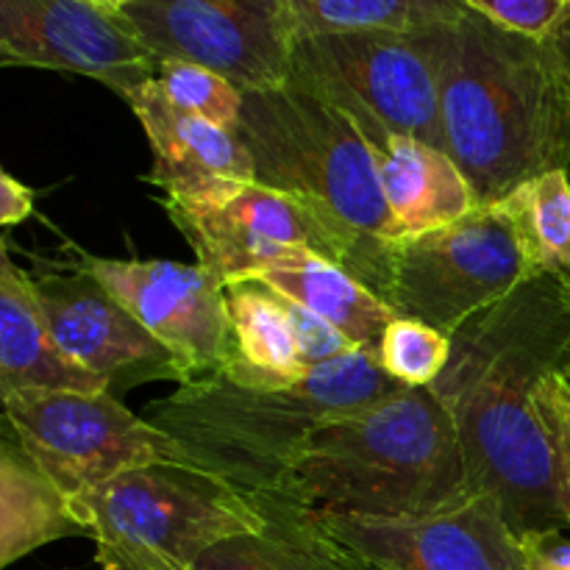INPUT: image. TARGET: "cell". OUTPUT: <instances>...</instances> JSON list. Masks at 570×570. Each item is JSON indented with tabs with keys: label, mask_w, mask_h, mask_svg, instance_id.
<instances>
[{
	"label": "cell",
	"mask_w": 570,
	"mask_h": 570,
	"mask_svg": "<svg viewBox=\"0 0 570 570\" xmlns=\"http://www.w3.org/2000/svg\"><path fill=\"white\" fill-rule=\"evenodd\" d=\"M570 367V301L551 276L451 334V360L432 393L460 432L471 495L501 504L518 538L566 529L554 438L538 390Z\"/></svg>",
	"instance_id": "cell-1"
},
{
	"label": "cell",
	"mask_w": 570,
	"mask_h": 570,
	"mask_svg": "<svg viewBox=\"0 0 570 570\" xmlns=\"http://www.w3.org/2000/svg\"><path fill=\"white\" fill-rule=\"evenodd\" d=\"M443 150L479 204L568 167L570 89L543 42L465 9L438 28Z\"/></svg>",
	"instance_id": "cell-2"
},
{
	"label": "cell",
	"mask_w": 570,
	"mask_h": 570,
	"mask_svg": "<svg viewBox=\"0 0 570 570\" xmlns=\"http://www.w3.org/2000/svg\"><path fill=\"white\" fill-rule=\"evenodd\" d=\"M471 495L460 432L429 387H404L309 434L259 510L326 518H423Z\"/></svg>",
	"instance_id": "cell-3"
},
{
	"label": "cell",
	"mask_w": 570,
	"mask_h": 570,
	"mask_svg": "<svg viewBox=\"0 0 570 570\" xmlns=\"http://www.w3.org/2000/svg\"><path fill=\"white\" fill-rule=\"evenodd\" d=\"M399 390L376 354L354 351L309 367L293 387H250L223 373L195 379L145 406L142 417L181 445L193 471L259 504L312 432Z\"/></svg>",
	"instance_id": "cell-4"
},
{
	"label": "cell",
	"mask_w": 570,
	"mask_h": 570,
	"mask_svg": "<svg viewBox=\"0 0 570 570\" xmlns=\"http://www.w3.org/2000/svg\"><path fill=\"white\" fill-rule=\"evenodd\" d=\"M237 137L254 161V181L315 212L348 250L351 273L384 298L393 223L376 159L356 122L315 89L287 81L245 92Z\"/></svg>",
	"instance_id": "cell-5"
},
{
	"label": "cell",
	"mask_w": 570,
	"mask_h": 570,
	"mask_svg": "<svg viewBox=\"0 0 570 570\" xmlns=\"http://www.w3.org/2000/svg\"><path fill=\"white\" fill-rule=\"evenodd\" d=\"M72 512L100 554L150 570H193L212 546L267 527L254 501L176 465L120 473L76 495Z\"/></svg>",
	"instance_id": "cell-6"
},
{
	"label": "cell",
	"mask_w": 570,
	"mask_h": 570,
	"mask_svg": "<svg viewBox=\"0 0 570 570\" xmlns=\"http://www.w3.org/2000/svg\"><path fill=\"white\" fill-rule=\"evenodd\" d=\"M540 276L532 248L510 200L482 204L460 220L401 239L384 301L401 317H415L454 334Z\"/></svg>",
	"instance_id": "cell-7"
},
{
	"label": "cell",
	"mask_w": 570,
	"mask_h": 570,
	"mask_svg": "<svg viewBox=\"0 0 570 570\" xmlns=\"http://www.w3.org/2000/svg\"><path fill=\"white\" fill-rule=\"evenodd\" d=\"M438 28L298 37L289 81L315 89L345 115L443 150Z\"/></svg>",
	"instance_id": "cell-8"
},
{
	"label": "cell",
	"mask_w": 570,
	"mask_h": 570,
	"mask_svg": "<svg viewBox=\"0 0 570 570\" xmlns=\"http://www.w3.org/2000/svg\"><path fill=\"white\" fill-rule=\"evenodd\" d=\"M3 423L70 499L137 468L193 471L176 440L126 410L111 393L26 390L6 395Z\"/></svg>",
	"instance_id": "cell-9"
},
{
	"label": "cell",
	"mask_w": 570,
	"mask_h": 570,
	"mask_svg": "<svg viewBox=\"0 0 570 570\" xmlns=\"http://www.w3.org/2000/svg\"><path fill=\"white\" fill-rule=\"evenodd\" d=\"M195 265L223 284L250 282L295 250H312L351 273L337 234L301 200L256 181H223L195 195L161 198Z\"/></svg>",
	"instance_id": "cell-10"
},
{
	"label": "cell",
	"mask_w": 570,
	"mask_h": 570,
	"mask_svg": "<svg viewBox=\"0 0 570 570\" xmlns=\"http://www.w3.org/2000/svg\"><path fill=\"white\" fill-rule=\"evenodd\" d=\"M117 14L159 61L209 67L243 92L282 87L293 72L287 0H139Z\"/></svg>",
	"instance_id": "cell-11"
},
{
	"label": "cell",
	"mask_w": 570,
	"mask_h": 570,
	"mask_svg": "<svg viewBox=\"0 0 570 570\" xmlns=\"http://www.w3.org/2000/svg\"><path fill=\"white\" fill-rule=\"evenodd\" d=\"M76 250V262L98 278L154 334L178 371V384L215 376L234 356L226 284L200 265L170 259H106Z\"/></svg>",
	"instance_id": "cell-12"
},
{
	"label": "cell",
	"mask_w": 570,
	"mask_h": 570,
	"mask_svg": "<svg viewBox=\"0 0 570 570\" xmlns=\"http://www.w3.org/2000/svg\"><path fill=\"white\" fill-rule=\"evenodd\" d=\"M334 543L376 570H529L521 538L490 495L423 518H326Z\"/></svg>",
	"instance_id": "cell-13"
},
{
	"label": "cell",
	"mask_w": 570,
	"mask_h": 570,
	"mask_svg": "<svg viewBox=\"0 0 570 570\" xmlns=\"http://www.w3.org/2000/svg\"><path fill=\"white\" fill-rule=\"evenodd\" d=\"M0 61L95 78L122 100L159 72L120 14L92 0H0Z\"/></svg>",
	"instance_id": "cell-14"
},
{
	"label": "cell",
	"mask_w": 570,
	"mask_h": 570,
	"mask_svg": "<svg viewBox=\"0 0 570 570\" xmlns=\"http://www.w3.org/2000/svg\"><path fill=\"white\" fill-rule=\"evenodd\" d=\"M31 278L56 343L78 365L109 384L126 373L178 382L170 351L76 259L42 262Z\"/></svg>",
	"instance_id": "cell-15"
},
{
	"label": "cell",
	"mask_w": 570,
	"mask_h": 570,
	"mask_svg": "<svg viewBox=\"0 0 570 570\" xmlns=\"http://www.w3.org/2000/svg\"><path fill=\"white\" fill-rule=\"evenodd\" d=\"M142 122L154 150V167L145 176L161 198L195 195L223 181H254V161L237 131L178 109L161 89L159 78L126 98Z\"/></svg>",
	"instance_id": "cell-16"
},
{
	"label": "cell",
	"mask_w": 570,
	"mask_h": 570,
	"mask_svg": "<svg viewBox=\"0 0 570 570\" xmlns=\"http://www.w3.org/2000/svg\"><path fill=\"white\" fill-rule=\"evenodd\" d=\"M351 120L367 139L376 159L395 243L438 232L482 206L468 178L445 150L421 139L401 137L367 117H351Z\"/></svg>",
	"instance_id": "cell-17"
},
{
	"label": "cell",
	"mask_w": 570,
	"mask_h": 570,
	"mask_svg": "<svg viewBox=\"0 0 570 570\" xmlns=\"http://www.w3.org/2000/svg\"><path fill=\"white\" fill-rule=\"evenodd\" d=\"M26 390L48 393H111L106 379L78 365L56 343L31 273L0 256V399Z\"/></svg>",
	"instance_id": "cell-18"
},
{
	"label": "cell",
	"mask_w": 570,
	"mask_h": 570,
	"mask_svg": "<svg viewBox=\"0 0 570 570\" xmlns=\"http://www.w3.org/2000/svg\"><path fill=\"white\" fill-rule=\"evenodd\" d=\"M250 282H262L273 293L323 317L356 348L371 351V354L379 351L390 323L401 317L382 295L365 287L354 273L312 250H295Z\"/></svg>",
	"instance_id": "cell-19"
},
{
	"label": "cell",
	"mask_w": 570,
	"mask_h": 570,
	"mask_svg": "<svg viewBox=\"0 0 570 570\" xmlns=\"http://www.w3.org/2000/svg\"><path fill=\"white\" fill-rule=\"evenodd\" d=\"M87 529L72 512V499L39 468L3 423L0 440V566L61 538H81Z\"/></svg>",
	"instance_id": "cell-20"
},
{
	"label": "cell",
	"mask_w": 570,
	"mask_h": 570,
	"mask_svg": "<svg viewBox=\"0 0 570 570\" xmlns=\"http://www.w3.org/2000/svg\"><path fill=\"white\" fill-rule=\"evenodd\" d=\"M234 356L223 376L250 387H293L309 373L298 351L287 304L262 282L226 284Z\"/></svg>",
	"instance_id": "cell-21"
},
{
	"label": "cell",
	"mask_w": 570,
	"mask_h": 570,
	"mask_svg": "<svg viewBox=\"0 0 570 570\" xmlns=\"http://www.w3.org/2000/svg\"><path fill=\"white\" fill-rule=\"evenodd\" d=\"M262 532L237 534L212 546L193 570H343L345 549L315 521L287 510H262Z\"/></svg>",
	"instance_id": "cell-22"
},
{
	"label": "cell",
	"mask_w": 570,
	"mask_h": 570,
	"mask_svg": "<svg viewBox=\"0 0 570 570\" xmlns=\"http://www.w3.org/2000/svg\"><path fill=\"white\" fill-rule=\"evenodd\" d=\"M462 0H287L295 39L351 31H429L454 22Z\"/></svg>",
	"instance_id": "cell-23"
},
{
	"label": "cell",
	"mask_w": 570,
	"mask_h": 570,
	"mask_svg": "<svg viewBox=\"0 0 570 570\" xmlns=\"http://www.w3.org/2000/svg\"><path fill=\"white\" fill-rule=\"evenodd\" d=\"M540 276H551L570 301V170H549L510 195Z\"/></svg>",
	"instance_id": "cell-24"
},
{
	"label": "cell",
	"mask_w": 570,
	"mask_h": 570,
	"mask_svg": "<svg viewBox=\"0 0 570 570\" xmlns=\"http://www.w3.org/2000/svg\"><path fill=\"white\" fill-rule=\"evenodd\" d=\"M376 360L401 387H432L451 360V337L415 317H395Z\"/></svg>",
	"instance_id": "cell-25"
},
{
	"label": "cell",
	"mask_w": 570,
	"mask_h": 570,
	"mask_svg": "<svg viewBox=\"0 0 570 570\" xmlns=\"http://www.w3.org/2000/svg\"><path fill=\"white\" fill-rule=\"evenodd\" d=\"M156 78L178 109L204 117L226 131H237L245 92L226 76L209 70V67L193 65V61L167 59L159 61Z\"/></svg>",
	"instance_id": "cell-26"
},
{
	"label": "cell",
	"mask_w": 570,
	"mask_h": 570,
	"mask_svg": "<svg viewBox=\"0 0 570 570\" xmlns=\"http://www.w3.org/2000/svg\"><path fill=\"white\" fill-rule=\"evenodd\" d=\"M462 3L493 20L495 26L538 42L549 37L551 28L570 9V0H462Z\"/></svg>",
	"instance_id": "cell-27"
},
{
	"label": "cell",
	"mask_w": 570,
	"mask_h": 570,
	"mask_svg": "<svg viewBox=\"0 0 570 570\" xmlns=\"http://www.w3.org/2000/svg\"><path fill=\"white\" fill-rule=\"evenodd\" d=\"M540 410H543L549 432L554 438L557 471H560V493L562 510H566L570 527V379L566 371L551 373L543 379L538 390Z\"/></svg>",
	"instance_id": "cell-28"
},
{
	"label": "cell",
	"mask_w": 570,
	"mask_h": 570,
	"mask_svg": "<svg viewBox=\"0 0 570 570\" xmlns=\"http://www.w3.org/2000/svg\"><path fill=\"white\" fill-rule=\"evenodd\" d=\"M284 304H287L289 321H293V328H295V340H298L301 360H304L306 367L326 365V362L340 360V356H348L354 354V351H362L356 348L348 337H343L332 323L323 321V317L312 315L309 309H304V306L295 304V301L289 298H284Z\"/></svg>",
	"instance_id": "cell-29"
},
{
	"label": "cell",
	"mask_w": 570,
	"mask_h": 570,
	"mask_svg": "<svg viewBox=\"0 0 570 570\" xmlns=\"http://www.w3.org/2000/svg\"><path fill=\"white\" fill-rule=\"evenodd\" d=\"M529 570H570V538L566 529L521 538Z\"/></svg>",
	"instance_id": "cell-30"
},
{
	"label": "cell",
	"mask_w": 570,
	"mask_h": 570,
	"mask_svg": "<svg viewBox=\"0 0 570 570\" xmlns=\"http://www.w3.org/2000/svg\"><path fill=\"white\" fill-rule=\"evenodd\" d=\"M33 193L22 181H17L9 170L0 173V223L3 226H17V223L28 220L33 212Z\"/></svg>",
	"instance_id": "cell-31"
},
{
	"label": "cell",
	"mask_w": 570,
	"mask_h": 570,
	"mask_svg": "<svg viewBox=\"0 0 570 570\" xmlns=\"http://www.w3.org/2000/svg\"><path fill=\"white\" fill-rule=\"evenodd\" d=\"M546 53L551 56L557 67H560L562 76L570 81V9L562 14V20L551 28L549 37L543 39Z\"/></svg>",
	"instance_id": "cell-32"
},
{
	"label": "cell",
	"mask_w": 570,
	"mask_h": 570,
	"mask_svg": "<svg viewBox=\"0 0 570 570\" xmlns=\"http://www.w3.org/2000/svg\"><path fill=\"white\" fill-rule=\"evenodd\" d=\"M98 566L104 570H150V568H139V566H134V562L120 560V557L100 554V551H98Z\"/></svg>",
	"instance_id": "cell-33"
},
{
	"label": "cell",
	"mask_w": 570,
	"mask_h": 570,
	"mask_svg": "<svg viewBox=\"0 0 570 570\" xmlns=\"http://www.w3.org/2000/svg\"><path fill=\"white\" fill-rule=\"evenodd\" d=\"M92 3H98L100 9L120 11V9H126V6H131V3H139V0H92Z\"/></svg>",
	"instance_id": "cell-34"
},
{
	"label": "cell",
	"mask_w": 570,
	"mask_h": 570,
	"mask_svg": "<svg viewBox=\"0 0 570 570\" xmlns=\"http://www.w3.org/2000/svg\"><path fill=\"white\" fill-rule=\"evenodd\" d=\"M345 554H348V560H345V568H343V570H376V568L367 566V562L356 560V557L351 554V551H345Z\"/></svg>",
	"instance_id": "cell-35"
},
{
	"label": "cell",
	"mask_w": 570,
	"mask_h": 570,
	"mask_svg": "<svg viewBox=\"0 0 570 570\" xmlns=\"http://www.w3.org/2000/svg\"><path fill=\"white\" fill-rule=\"evenodd\" d=\"M568 89H570V81H568ZM568 170H570V145H568Z\"/></svg>",
	"instance_id": "cell-36"
}]
</instances>
